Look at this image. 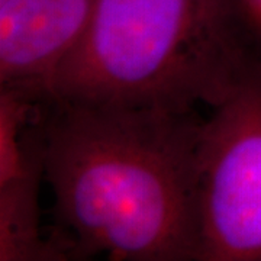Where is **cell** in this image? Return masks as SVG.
Listing matches in <instances>:
<instances>
[{"label":"cell","instance_id":"1","mask_svg":"<svg viewBox=\"0 0 261 261\" xmlns=\"http://www.w3.org/2000/svg\"><path fill=\"white\" fill-rule=\"evenodd\" d=\"M41 125L67 260L199 261L197 113L45 97Z\"/></svg>","mask_w":261,"mask_h":261},{"label":"cell","instance_id":"3","mask_svg":"<svg viewBox=\"0 0 261 261\" xmlns=\"http://www.w3.org/2000/svg\"><path fill=\"white\" fill-rule=\"evenodd\" d=\"M199 203V261H261V49L203 119Z\"/></svg>","mask_w":261,"mask_h":261},{"label":"cell","instance_id":"2","mask_svg":"<svg viewBox=\"0 0 261 261\" xmlns=\"http://www.w3.org/2000/svg\"><path fill=\"white\" fill-rule=\"evenodd\" d=\"M260 49L251 0H97L48 97L196 112L222 102Z\"/></svg>","mask_w":261,"mask_h":261},{"label":"cell","instance_id":"6","mask_svg":"<svg viewBox=\"0 0 261 261\" xmlns=\"http://www.w3.org/2000/svg\"><path fill=\"white\" fill-rule=\"evenodd\" d=\"M252 6H254V9L257 12V15H258V18L261 20V0H251Z\"/></svg>","mask_w":261,"mask_h":261},{"label":"cell","instance_id":"5","mask_svg":"<svg viewBox=\"0 0 261 261\" xmlns=\"http://www.w3.org/2000/svg\"><path fill=\"white\" fill-rule=\"evenodd\" d=\"M41 108L32 128L27 166L16 176L0 181V261L67 260L41 232L39 190L45 178Z\"/></svg>","mask_w":261,"mask_h":261},{"label":"cell","instance_id":"4","mask_svg":"<svg viewBox=\"0 0 261 261\" xmlns=\"http://www.w3.org/2000/svg\"><path fill=\"white\" fill-rule=\"evenodd\" d=\"M97 0H8L0 5V86L48 96L58 64L86 28Z\"/></svg>","mask_w":261,"mask_h":261}]
</instances>
